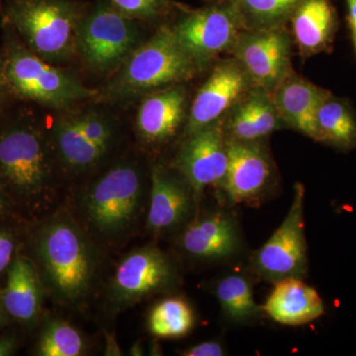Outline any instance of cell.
Segmentation results:
<instances>
[{"label": "cell", "instance_id": "cell-1", "mask_svg": "<svg viewBox=\"0 0 356 356\" xmlns=\"http://www.w3.org/2000/svg\"><path fill=\"white\" fill-rule=\"evenodd\" d=\"M34 250L44 287L67 307H79L95 288L99 259L86 229L67 213H57L43 222Z\"/></svg>", "mask_w": 356, "mask_h": 356}, {"label": "cell", "instance_id": "cell-2", "mask_svg": "<svg viewBox=\"0 0 356 356\" xmlns=\"http://www.w3.org/2000/svg\"><path fill=\"white\" fill-rule=\"evenodd\" d=\"M200 67L179 43L172 28L163 27L126 60L104 89L103 96L109 99H127L188 81Z\"/></svg>", "mask_w": 356, "mask_h": 356}, {"label": "cell", "instance_id": "cell-3", "mask_svg": "<svg viewBox=\"0 0 356 356\" xmlns=\"http://www.w3.org/2000/svg\"><path fill=\"white\" fill-rule=\"evenodd\" d=\"M144 202L145 182L139 168L121 163L88 187L79 209L92 233L102 240L114 241L133 229Z\"/></svg>", "mask_w": 356, "mask_h": 356}, {"label": "cell", "instance_id": "cell-4", "mask_svg": "<svg viewBox=\"0 0 356 356\" xmlns=\"http://www.w3.org/2000/svg\"><path fill=\"white\" fill-rule=\"evenodd\" d=\"M6 16L22 43L49 64L65 62L77 53L83 18L70 1L11 0Z\"/></svg>", "mask_w": 356, "mask_h": 356}, {"label": "cell", "instance_id": "cell-5", "mask_svg": "<svg viewBox=\"0 0 356 356\" xmlns=\"http://www.w3.org/2000/svg\"><path fill=\"white\" fill-rule=\"evenodd\" d=\"M3 60L9 91L22 99L65 109L98 95L97 90L86 88L70 72L35 55L16 33L7 37Z\"/></svg>", "mask_w": 356, "mask_h": 356}, {"label": "cell", "instance_id": "cell-6", "mask_svg": "<svg viewBox=\"0 0 356 356\" xmlns=\"http://www.w3.org/2000/svg\"><path fill=\"white\" fill-rule=\"evenodd\" d=\"M0 180L20 197H46L51 182L50 151L34 126L17 123L0 131Z\"/></svg>", "mask_w": 356, "mask_h": 356}, {"label": "cell", "instance_id": "cell-7", "mask_svg": "<svg viewBox=\"0 0 356 356\" xmlns=\"http://www.w3.org/2000/svg\"><path fill=\"white\" fill-rule=\"evenodd\" d=\"M140 40L135 20L102 1L81 21L77 53L93 70L108 72L126 62L140 46Z\"/></svg>", "mask_w": 356, "mask_h": 356}, {"label": "cell", "instance_id": "cell-8", "mask_svg": "<svg viewBox=\"0 0 356 356\" xmlns=\"http://www.w3.org/2000/svg\"><path fill=\"white\" fill-rule=\"evenodd\" d=\"M303 185L295 186L294 197L280 228L250 259V269L254 275L268 282L303 278L308 273V247L304 221Z\"/></svg>", "mask_w": 356, "mask_h": 356}, {"label": "cell", "instance_id": "cell-9", "mask_svg": "<svg viewBox=\"0 0 356 356\" xmlns=\"http://www.w3.org/2000/svg\"><path fill=\"white\" fill-rule=\"evenodd\" d=\"M177 281L172 259L156 245H149L124 257L115 271L110 291L117 306L126 307L168 291Z\"/></svg>", "mask_w": 356, "mask_h": 356}, {"label": "cell", "instance_id": "cell-10", "mask_svg": "<svg viewBox=\"0 0 356 356\" xmlns=\"http://www.w3.org/2000/svg\"><path fill=\"white\" fill-rule=\"evenodd\" d=\"M232 51L254 86L270 95L293 74L291 40L281 28L243 30Z\"/></svg>", "mask_w": 356, "mask_h": 356}, {"label": "cell", "instance_id": "cell-11", "mask_svg": "<svg viewBox=\"0 0 356 356\" xmlns=\"http://www.w3.org/2000/svg\"><path fill=\"white\" fill-rule=\"evenodd\" d=\"M227 140V139H226ZM229 165L222 191L231 204L261 203L277 184V170L261 143L227 140Z\"/></svg>", "mask_w": 356, "mask_h": 356}, {"label": "cell", "instance_id": "cell-12", "mask_svg": "<svg viewBox=\"0 0 356 356\" xmlns=\"http://www.w3.org/2000/svg\"><path fill=\"white\" fill-rule=\"evenodd\" d=\"M175 165L191 185L197 204L208 187L222 191L229 165L222 119L187 136Z\"/></svg>", "mask_w": 356, "mask_h": 356}, {"label": "cell", "instance_id": "cell-13", "mask_svg": "<svg viewBox=\"0 0 356 356\" xmlns=\"http://www.w3.org/2000/svg\"><path fill=\"white\" fill-rule=\"evenodd\" d=\"M172 30L185 51L202 67L233 50L245 29L232 6H214L187 14Z\"/></svg>", "mask_w": 356, "mask_h": 356}, {"label": "cell", "instance_id": "cell-14", "mask_svg": "<svg viewBox=\"0 0 356 356\" xmlns=\"http://www.w3.org/2000/svg\"><path fill=\"white\" fill-rule=\"evenodd\" d=\"M254 86L236 58L218 64L194 97L185 127L186 137L222 120Z\"/></svg>", "mask_w": 356, "mask_h": 356}, {"label": "cell", "instance_id": "cell-15", "mask_svg": "<svg viewBox=\"0 0 356 356\" xmlns=\"http://www.w3.org/2000/svg\"><path fill=\"white\" fill-rule=\"evenodd\" d=\"M178 245L193 261H225L240 254L243 236L236 218L217 211L187 222L178 236Z\"/></svg>", "mask_w": 356, "mask_h": 356}, {"label": "cell", "instance_id": "cell-16", "mask_svg": "<svg viewBox=\"0 0 356 356\" xmlns=\"http://www.w3.org/2000/svg\"><path fill=\"white\" fill-rule=\"evenodd\" d=\"M197 207L191 185L184 177L154 168L152 172L151 197L147 228L156 236L184 228Z\"/></svg>", "mask_w": 356, "mask_h": 356}, {"label": "cell", "instance_id": "cell-17", "mask_svg": "<svg viewBox=\"0 0 356 356\" xmlns=\"http://www.w3.org/2000/svg\"><path fill=\"white\" fill-rule=\"evenodd\" d=\"M51 144L60 163L72 173L90 172L104 161L113 147L86 127L79 113L65 115L55 122Z\"/></svg>", "mask_w": 356, "mask_h": 356}, {"label": "cell", "instance_id": "cell-18", "mask_svg": "<svg viewBox=\"0 0 356 356\" xmlns=\"http://www.w3.org/2000/svg\"><path fill=\"white\" fill-rule=\"evenodd\" d=\"M284 126L270 93L255 86L222 118L226 139L235 142H264Z\"/></svg>", "mask_w": 356, "mask_h": 356}, {"label": "cell", "instance_id": "cell-19", "mask_svg": "<svg viewBox=\"0 0 356 356\" xmlns=\"http://www.w3.org/2000/svg\"><path fill=\"white\" fill-rule=\"evenodd\" d=\"M270 95L285 125L320 142L317 115L329 91L293 72Z\"/></svg>", "mask_w": 356, "mask_h": 356}, {"label": "cell", "instance_id": "cell-20", "mask_svg": "<svg viewBox=\"0 0 356 356\" xmlns=\"http://www.w3.org/2000/svg\"><path fill=\"white\" fill-rule=\"evenodd\" d=\"M186 92L170 86L147 96L138 109L137 131L147 144L159 145L175 137L186 116Z\"/></svg>", "mask_w": 356, "mask_h": 356}, {"label": "cell", "instance_id": "cell-21", "mask_svg": "<svg viewBox=\"0 0 356 356\" xmlns=\"http://www.w3.org/2000/svg\"><path fill=\"white\" fill-rule=\"evenodd\" d=\"M261 311L280 324H309L324 315V303L318 293L301 278H286L274 283L273 291Z\"/></svg>", "mask_w": 356, "mask_h": 356}, {"label": "cell", "instance_id": "cell-22", "mask_svg": "<svg viewBox=\"0 0 356 356\" xmlns=\"http://www.w3.org/2000/svg\"><path fill=\"white\" fill-rule=\"evenodd\" d=\"M291 19L293 36L304 56L320 53L332 43L337 18L330 0H304Z\"/></svg>", "mask_w": 356, "mask_h": 356}, {"label": "cell", "instance_id": "cell-23", "mask_svg": "<svg viewBox=\"0 0 356 356\" xmlns=\"http://www.w3.org/2000/svg\"><path fill=\"white\" fill-rule=\"evenodd\" d=\"M41 299V283L36 268L24 257H17L8 271L4 307L13 317L31 323L38 316Z\"/></svg>", "mask_w": 356, "mask_h": 356}, {"label": "cell", "instance_id": "cell-24", "mask_svg": "<svg viewBox=\"0 0 356 356\" xmlns=\"http://www.w3.org/2000/svg\"><path fill=\"white\" fill-rule=\"evenodd\" d=\"M320 142L341 149L356 147V117L346 100L332 95L321 105L317 115Z\"/></svg>", "mask_w": 356, "mask_h": 356}, {"label": "cell", "instance_id": "cell-25", "mask_svg": "<svg viewBox=\"0 0 356 356\" xmlns=\"http://www.w3.org/2000/svg\"><path fill=\"white\" fill-rule=\"evenodd\" d=\"M304 0H233L235 11L245 30L280 28Z\"/></svg>", "mask_w": 356, "mask_h": 356}, {"label": "cell", "instance_id": "cell-26", "mask_svg": "<svg viewBox=\"0 0 356 356\" xmlns=\"http://www.w3.org/2000/svg\"><path fill=\"white\" fill-rule=\"evenodd\" d=\"M215 292L222 313L232 322H247L261 310L255 302L252 282L243 274L224 276L217 283Z\"/></svg>", "mask_w": 356, "mask_h": 356}, {"label": "cell", "instance_id": "cell-27", "mask_svg": "<svg viewBox=\"0 0 356 356\" xmlns=\"http://www.w3.org/2000/svg\"><path fill=\"white\" fill-rule=\"evenodd\" d=\"M194 313L184 299L172 297L159 302L149 316V329L154 336L175 339L188 334L194 325Z\"/></svg>", "mask_w": 356, "mask_h": 356}, {"label": "cell", "instance_id": "cell-28", "mask_svg": "<svg viewBox=\"0 0 356 356\" xmlns=\"http://www.w3.org/2000/svg\"><path fill=\"white\" fill-rule=\"evenodd\" d=\"M86 351L83 337L64 321L51 320L44 327L38 344L42 356H79Z\"/></svg>", "mask_w": 356, "mask_h": 356}, {"label": "cell", "instance_id": "cell-29", "mask_svg": "<svg viewBox=\"0 0 356 356\" xmlns=\"http://www.w3.org/2000/svg\"><path fill=\"white\" fill-rule=\"evenodd\" d=\"M111 4L134 20H149L161 13L163 0H111Z\"/></svg>", "mask_w": 356, "mask_h": 356}, {"label": "cell", "instance_id": "cell-30", "mask_svg": "<svg viewBox=\"0 0 356 356\" xmlns=\"http://www.w3.org/2000/svg\"><path fill=\"white\" fill-rule=\"evenodd\" d=\"M184 356H222L225 350L221 343L216 341H204L182 351Z\"/></svg>", "mask_w": 356, "mask_h": 356}, {"label": "cell", "instance_id": "cell-31", "mask_svg": "<svg viewBox=\"0 0 356 356\" xmlns=\"http://www.w3.org/2000/svg\"><path fill=\"white\" fill-rule=\"evenodd\" d=\"M14 248V241L10 234L3 229H0V273L9 266L13 261Z\"/></svg>", "mask_w": 356, "mask_h": 356}, {"label": "cell", "instance_id": "cell-32", "mask_svg": "<svg viewBox=\"0 0 356 356\" xmlns=\"http://www.w3.org/2000/svg\"><path fill=\"white\" fill-rule=\"evenodd\" d=\"M346 2L348 6V19L351 39H353V48L356 53V0H346Z\"/></svg>", "mask_w": 356, "mask_h": 356}, {"label": "cell", "instance_id": "cell-33", "mask_svg": "<svg viewBox=\"0 0 356 356\" xmlns=\"http://www.w3.org/2000/svg\"><path fill=\"white\" fill-rule=\"evenodd\" d=\"M7 92H10V91H9L8 83H7L4 60L3 58H0V113L3 109Z\"/></svg>", "mask_w": 356, "mask_h": 356}, {"label": "cell", "instance_id": "cell-34", "mask_svg": "<svg viewBox=\"0 0 356 356\" xmlns=\"http://www.w3.org/2000/svg\"><path fill=\"white\" fill-rule=\"evenodd\" d=\"M13 351V341L9 339H0V356L10 355Z\"/></svg>", "mask_w": 356, "mask_h": 356}, {"label": "cell", "instance_id": "cell-35", "mask_svg": "<svg viewBox=\"0 0 356 356\" xmlns=\"http://www.w3.org/2000/svg\"><path fill=\"white\" fill-rule=\"evenodd\" d=\"M6 208L7 203L6 196H4L3 189H2L1 185H0V215L6 212Z\"/></svg>", "mask_w": 356, "mask_h": 356}, {"label": "cell", "instance_id": "cell-36", "mask_svg": "<svg viewBox=\"0 0 356 356\" xmlns=\"http://www.w3.org/2000/svg\"><path fill=\"white\" fill-rule=\"evenodd\" d=\"M0 323H1V311H0Z\"/></svg>", "mask_w": 356, "mask_h": 356}]
</instances>
